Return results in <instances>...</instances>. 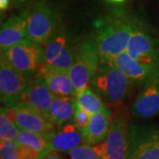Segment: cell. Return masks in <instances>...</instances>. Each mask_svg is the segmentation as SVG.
<instances>
[{
	"mask_svg": "<svg viewBox=\"0 0 159 159\" xmlns=\"http://www.w3.org/2000/svg\"><path fill=\"white\" fill-rule=\"evenodd\" d=\"M137 23L138 20L124 12L117 13L102 22L95 39L100 61L107 62L126 51Z\"/></svg>",
	"mask_w": 159,
	"mask_h": 159,
	"instance_id": "cell-1",
	"label": "cell"
},
{
	"mask_svg": "<svg viewBox=\"0 0 159 159\" xmlns=\"http://www.w3.org/2000/svg\"><path fill=\"white\" fill-rule=\"evenodd\" d=\"M134 82L111 63L100 61L90 81L93 90L111 104L123 102L129 96Z\"/></svg>",
	"mask_w": 159,
	"mask_h": 159,
	"instance_id": "cell-2",
	"label": "cell"
},
{
	"mask_svg": "<svg viewBox=\"0 0 159 159\" xmlns=\"http://www.w3.org/2000/svg\"><path fill=\"white\" fill-rule=\"evenodd\" d=\"M26 11L29 39L44 47L59 28V7L51 1L40 0L33 3Z\"/></svg>",
	"mask_w": 159,
	"mask_h": 159,
	"instance_id": "cell-3",
	"label": "cell"
},
{
	"mask_svg": "<svg viewBox=\"0 0 159 159\" xmlns=\"http://www.w3.org/2000/svg\"><path fill=\"white\" fill-rule=\"evenodd\" d=\"M1 58L23 75L32 78L43 62V47L26 39L1 52Z\"/></svg>",
	"mask_w": 159,
	"mask_h": 159,
	"instance_id": "cell-4",
	"label": "cell"
},
{
	"mask_svg": "<svg viewBox=\"0 0 159 159\" xmlns=\"http://www.w3.org/2000/svg\"><path fill=\"white\" fill-rule=\"evenodd\" d=\"M99 63L100 55L95 41L89 40L80 44L76 50L75 59L68 71L76 91V97L90 85Z\"/></svg>",
	"mask_w": 159,
	"mask_h": 159,
	"instance_id": "cell-5",
	"label": "cell"
},
{
	"mask_svg": "<svg viewBox=\"0 0 159 159\" xmlns=\"http://www.w3.org/2000/svg\"><path fill=\"white\" fill-rule=\"evenodd\" d=\"M126 159H159V128L133 123L128 126Z\"/></svg>",
	"mask_w": 159,
	"mask_h": 159,
	"instance_id": "cell-6",
	"label": "cell"
},
{
	"mask_svg": "<svg viewBox=\"0 0 159 159\" xmlns=\"http://www.w3.org/2000/svg\"><path fill=\"white\" fill-rule=\"evenodd\" d=\"M76 56L72 40L64 28L57 32L43 47V62L48 67L67 71L71 68Z\"/></svg>",
	"mask_w": 159,
	"mask_h": 159,
	"instance_id": "cell-7",
	"label": "cell"
},
{
	"mask_svg": "<svg viewBox=\"0 0 159 159\" xmlns=\"http://www.w3.org/2000/svg\"><path fill=\"white\" fill-rule=\"evenodd\" d=\"M125 51L142 66L159 70L158 42L143 30L139 22L134 28Z\"/></svg>",
	"mask_w": 159,
	"mask_h": 159,
	"instance_id": "cell-8",
	"label": "cell"
},
{
	"mask_svg": "<svg viewBox=\"0 0 159 159\" xmlns=\"http://www.w3.org/2000/svg\"><path fill=\"white\" fill-rule=\"evenodd\" d=\"M102 159H126L128 149V127L125 119L114 117L107 136L94 145Z\"/></svg>",
	"mask_w": 159,
	"mask_h": 159,
	"instance_id": "cell-9",
	"label": "cell"
},
{
	"mask_svg": "<svg viewBox=\"0 0 159 159\" xmlns=\"http://www.w3.org/2000/svg\"><path fill=\"white\" fill-rule=\"evenodd\" d=\"M29 78L1 58L0 62V97L6 108H11L22 101L29 85Z\"/></svg>",
	"mask_w": 159,
	"mask_h": 159,
	"instance_id": "cell-10",
	"label": "cell"
},
{
	"mask_svg": "<svg viewBox=\"0 0 159 159\" xmlns=\"http://www.w3.org/2000/svg\"><path fill=\"white\" fill-rule=\"evenodd\" d=\"M131 108L133 113L141 119H151L159 113V71L142 83Z\"/></svg>",
	"mask_w": 159,
	"mask_h": 159,
	"instance_id": "cell-11",
	"label": "cell"
},
{
	"mask_svg": "<svg viewBox=\"0 0 159 159\" xmlns=\"http://www.w3.org/2000/svg\"><path fill=\"white\" fill-rule=\"evenodd\" d=\"M11 108L13 120L20 130L35 132L43 135H47L56 130V125L50 119L28 102H19Z\"/></svg>",
	"mask_w": 159,
	"mask_h": 159,
	"instance_id": "cell-12",
	"label": "cell"
},
{
	"mask_svg": "<svg viewBox=\"0 0 159 159\" xmlns=\"http://www.w3.org/2000/svg\"><path fill=\"white\" fill-rule=\"evenodd\" d=\"M54 95L40 74L32 77L27 87L22 101L29 103L46 118L49 119V111Z\"/></svg>",
	"mask_w": 159,
	"mask_h": 159,
	"instance_id": "cell-13",
	"label": "cell"
},
{
	"mask_svg": "<svg viewBox=\"0 0 159 159\" xmlns=\"http://www.w3.org/2000/svg\"><path fill=\"white\" fill-rule=\"evenodd\" d=\"M28 38V20L25 10L20 15L11 16L2 24L0 31L1 52Z\"/></svg>",
	"mask_w": 159,
	"mask_h": 159,
	"instance_id": "cell-14",
	"label": "cell"
},
{
	"mask_svg": "<svg viewBox=\"0 0 159 159\" xmlns=\"http://www.w3.org/2000/svg\"><path fill=\"white\" fill-rule=\"evenodd\" d=\"M44 137L51 150L57 152L68 153L83 142L81 132L74 123H67Z\"/></svg>",
	"mask_w": 159,
	"mask_h": 159,
	"instance_id": "cell-15",
	"label": "cell"
},
{
	"mask_svg": "<svg viewBox=\"0 0 159 159\" xmlns=\"http://www.w3.org/2000/svg\"><path fill=\"white\" fill-rule=\"evenodd\" d=\"M54 96L76 97L74 83L67 71L51 68L43 64L39 73Z\"/></svg>",
	"mask_w": 159,
	"mask_h": 159,
	"instance_id": "cell-16",
	"label": "cell"
},
{
	"mask_svg": "<svg viewBox=\"0 0 159 159\" xmlns=\"http://www.w3.org/2000/svg\"><path fill=\"white\" fill-rule=\"evenodd\" d=\"M107 63H111L120 69L134 83L142 84L150 75L159 71L142 66L131 57L126 51L119 53V55L107 61Z\"/></svg>",
	"mask_w": 159,
	"mask_h": 159,
	"instance_id": "cell-17",
	"label": "cell"
},
{
	"mask_svg": "<svg viewBox=\"0 0 159 159\" xmlns=\"http://www.w3.org/2000/svg\"><path fill=\"white\" fill-rule=\"evenodd\" d=\"M111 123L110 113L97 112L92 114L89 124L81 130L83 142L89 145H96L102 142L108 134Z\"/></svg>",
	"mask_w": 159,
	"mask_h": 159,
	"instance_id": "cell-18",
	"label": "cell"
},
{
	"mask_svg": "<svg viewBox=\"0 0 159 159\" xmlns=\"http://www.w3.org/2000/svg\"><path fill=\"white\" fill-rule=\"evenodd\" d=\"M76 97L54 96L49 111V119L57 127L73 121Z\"/></svg>",
	"mask_w": 159,
	"mask_h": 159,
	"instance_id": "cell-19",
	"label": "cell"
},
{
	"mask_svg": "<svg viewBox=\"0 0 159 159\" xmlns=\"http://www.w3.org/2000/svg\"><path fill=\"white\" fill-rule=\"evenodd\" d=\"M76 104L81 109L85 110L90 115L97 112L111 114V111L102 102V97L97 95L91 88H87L85 90L77 95Z\"/></svg>",
	"mask_w": 159,
	"mask_h": 159,
	"instance_id": "cell-20",
	"label": "cell"
},
{
	"mask_svg": "<svg viewBox=\"0 0 159 159\" xmlns=\"http://www.w3.org/2000/svg\"><path fill=\"white\" fill-rule=\"evenodd\" d=\"M15 142L17 145H26L32 148L38 152L41 157L51 150L44 135L35 132L20 129Z\"/></svg>",
	"mask_w": 159,
	"mask_h": 159,
	"instance_id": "cell-21",
	"label": "cell"
},
{
	"mask_svg": "<svg viewBox=\"0 0 159 159\" xmlns=\"http://www.w3.org/2000/svg\"><path fill=\"white\" fill-rule=\"evenodd\" d=\"M20 128L8 113L6 107L1 108L0 112V140L15 141Z\"/></svg>",
	"mask_w": 159,
	"mask_h": 159,
	"instance_id": "cell-22",
	"label": "cell"
},
{
	"mask_svg": "<svg viewBox=\"0 0 159 159\" xmlns=\"http://www.w3.org/2000/svg\"><path fill=\"white\" fill-rule=\"evenodd\" d=\"M70 159H102L97 153L94 145H80L68 152Z\"/></svg>",
	"mask_w": 159,
	"mask_h": 159,
	"instance_id": "cell-23",
	"label": "cell"
},
{
	"mask_svg": "<svg viewBox=\"0 0 159 159\" xmlns=\"http://www.w3.org/2000/svg\"><path fill=\"white\" fill-rule=\"evenodd\" d=\"M1 159H20L17 143L12 140H0Z\"/></svg>",
	"mask_w": 159,
	"mask_h": 159,
	"instance_id": "cell-24",
	"label": "cell"
},
{
	"mask_svg": "<svg viewBox=\"0 0 159 159\" xmlns=\"http://www.w3.org/2000/svg\"><path fill=\"white\" fill-rule=\"evenodd\" d=\"M90 117L91 115L88 111H86L85 110L81 109L76 104L74 118H73V123L76 125V127L80 132H81V130H83L87 126V125L89 124Z\"/></svg>",
	"mask_w": 159,
	"mask_h": 159,
	"instance_id": "cell-25",
	"label": "cell"
},
{
	"mask_svg": "<svg viewBox=\"0 0 159 159\" xmlns=\"http://www.w3.org/2000/svg\"><path fill=\"white\" fill-rule=\"evenodd\" d=\"M20 159H39L41 155L34 149L26 145H18Z\"/></svg>",
	"mask_w": 159,
	"mask_h": 159,
	"instance_id": "cell-26",
	"label": "cell"
},
{
	"mask_svg": "<svg viewBox=\"0 0 159 159\" xmlns=\"http://www.w3.org/2000/svg\"><path fill=\"white\" fill-rule=\"evenodd\" d=\"M39 159H65L62 156H60L57 153V151L55 150H50L49 152L44 154L43 156H42Z\"/></svg>",
	"mask_w": 159,
	"mask_h": 159,
	"instance_id": "cell-27",
	"label": "cell"
},
{
	"mask_svg": "<svg viewBox=\"0 0 159 159\" xmlns=\"http://www.w3.org/2000/svg\"><path fill=\"white\" fill-rule=\"evenodd\" d=\"M11 0H0V9L1 11H6L9 8Z\"/></svg>",
	"mask_w": 159,
	"mask_h": 159,
	"instance_id": "cell-28",
	"label": "cell"
},
{
	"mask_svg": "<svg viewBox=\"0 0 159 159\" xmlns=\"http://www.w3.org/2000/svg\"><path fill=\"white\" fill-rule=\"evenodd\" d=\"M16 4L18 5H22V4H25L26 2H28L29 0H13Z\"/></svg>",
	"mask_w": 159,
	"mask_h": 159,
	"instance_id": "cell-29",
	"label": "cell"
},
{
	"mask_svg": "<svg viewBox=\"0 0 159 159\" xmlns=\"http://www.w3.org/2000/svg\"><path fill=\"white\" fill-rule=\"evenodd\" d=\"M110 2H112V3H123L125 0H108Z\"/></svg>",
	"mask_w": 159,
	"mask_h": 159,
	"instance_id": "cell-30",
	"label": "cell"
},
{
	"mask_svg": "<svg viewBox=\"0 0 159 159\" xmlns=\"http://www.w3.org/2000/svg\"><path fill=\"white\" fill-rule=\"evenodd\" d=\"M158 1H159V0H158Z\"/></svg>",
	"mask_w": 159,
	"mask_h": 159,
	"instance_id": "cell-31",
	"label": "cell"
}]
</instances>
